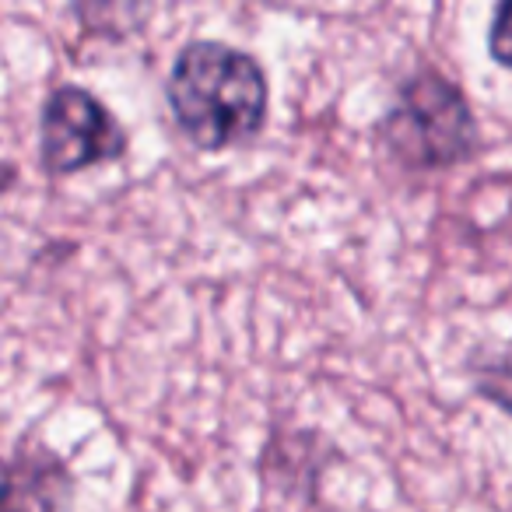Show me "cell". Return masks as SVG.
<instances>
[{
	"mask_svg": "<svg viewBox=\"0 0 512 512\" xmlns=\"http://www.w3.org/2000/svg\"><path fill=\"white\" fill-rule=\"evenodd\" d=\"M165 99L193 148L225 151L264 130L271 88L260 60L246 50L218 39H193L172 64Z\"/></svg>",
	"mask_w": 512,
	"mask_h": 512,
	"instance_id": "6da1fadb",
	"label": "cell"
},
{
	"mask_svg": "<svg viewBox=\"0 0 512 512\" xmlns=\"http://www.w3.org/2000/svg\"><path fill=\"white\" fill-rule=\"evenodd\" d=\"M386 155L411 172H439L477 155L481 127L467 95L446 74L421 67L397 88L390 113L379 123Z\"/></svg>",
	"mask_w": 512,
	"mask_h": 512,
	"instance_id": "7a4b0ae2",
	"label": "cell"
},
{
	"mask_svg": "<svg viewBox=\"0 0 512 512\" xmlns=\"http://www.w3.org/2000/svg\"><path fill=\"white\" fill-rule=\"evenodd\" d=\"M127 155V130L99 95L60 85L39 113V162L50 176H74Z\"/></svg>",
	"mask_w": 512,
	"mask_h": 512,
	"instance_id": "3957f363",
	"label": "cell"
},
{
	"mask_svg": "<svg viewBox=\"0 0 512 512\" xmlns=\"http://www.w3.org/2000/svg\"><path fill=\"white\" fill-rule=\"evenodd\" d=\"M0 512H74V474L53 449L22 439L4 463Z\"/></svg>",
	"mask_w": 512,
	"mask_h": 512,
	"instance_id": "277c9868",
	"label": "cell"
},
{
	"mask_svg": "<svg viewBox=\"0 0 512 512\" xmlns=\"http://www.w3.org/2000/svg\"><path fill=\"white\" fill-rule=\"evenodd\" d=\"M474 376V390L481 400L495 404L498 411L512 414V355L505 358H484L470 369Z\"/></svg>",
	"mask_w": 512,
	"mask_h": 512,
	"instance_id": "5b68a950",
	"label": "cell"
},
{
	"mask_svg": "<svg viewBox=\"0 0 512 512\" xmlns=\"http://www.w3.org/2000/svg\"><path fill=\"white\" fill-rule=\"evenodd\" d=\"M488 53L498 67L512 71V0L498 4L488 25Z\"/></svg>",
	"mask_w": 512,
	"mask_h": 512,
	"instance_id": "8992f818",
	"label": "cell"
}]
</instances>
